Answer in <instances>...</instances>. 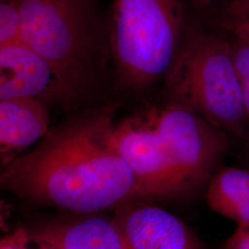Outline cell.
I'll return each instance as SVG.
<instances>
[{"label":"cell","mask_w":249,"mask_h":249,"mask_svg":"<svg viewBox=\"0 0 249 249\" xmlns=\"http://www.w3.org/2000/svg\"><path fill=\"white\" fill-rule=\"evenodd\" d=\"M222 249H249V223L237 224L236 229L223 243Z\"/></svg>","instance_id":"obj_16"},{"label":"cell","mask_w":249,"mask_h":249,"mask_svg":"<svg viewBox=\"0 0 249 249\" xmlns=\"http://www.w3.org/2000/svg\"><path fill=\"white\" fill-rule=\"evenodd\" d=\"M213 1L214 0H189V4L194 10L203 11L208 7H210Z\"/></svg>","instance_id":"obj_18"},{"label":"cell","mask_w":249,"mask_h":249,"mask_svg":"<svg viewBox=\"0 0 249 249\" xmlns=\"http://www.w3.org/2000/svg\"><path fill=\"white\" fill-rule=\"evenodd\" d=\"M113 138L117 150L152 200L174 196L168 161L142 108L115 122Z\"/></svg>","instance_id":"obj_7"},{"label":"cell","mask_w":249,"mask_h":249,"mask_svg":"<svg viewBox=\"0 0 249 249\" xmlns=\"http://www.w3.org/2000/svg\"><path fill=\"white\" fill-rule=\"evenodd\" d=\"M35 99L64 110L81 106L61 74L24 42L0 46V100Z\"/></svg>","instance_id":"obj_6"},{"label":"cell","mask_w":249,"mask_h":249,"mask_svg":"<svg viewBox=\"0 0 249 249\" xmlns=\"http://www.w3.org/2000/svg\"><path fill=\"white\" fill-rule=\"evenodd\" d=\"M206 198L214 213L237 224L249 223V169L219 168L208 183Z\"/></svg>","instance_id":"obj_11"},{"label":"cell","mask_w":249,"mask_h":249,"mask_svg":"<svg viewBox=\"0 0 249 249\" xmlns=\"http://www.w3.org/2000/svg\"><path fill=\"white\" fill-rule=\"evenodd\" d=\"M230 41L240 84L244 114L249 130V41L232 34Z\"/></svg>","instance_id":"obj_13"},{"label":"cell","mask_w":249,"mask_h":249,"mask_svg":"<svg viewBox=\"0 0 249 249\" xmlns=\"http://www.w3.org/2000/svg\"><path fill=\"white\" fill-rule=\"evenodd\" d=\"M142 109L168 161L174 196L209 183L229 149L228 133L186 107L157 102Z\"/></svg>","instance_id":"obj_5"},{"label":"cell","mask_w":249,"mask_h":249,"mask_svg":"<svg viewBox=\"0 0 249 249\" xmlns=\"http://www.w3.org/2000/svg\"><path fill=\"white\" fill-rule=\"evenodd\" d=\"M22 42L53 65L81 105L113 75L108 17L100 0H19Z\"/></svg>","instance_id":"obj_2"},{"label":"cell","mask_w":249,"mask_h":249,"mask_svg":"<svg viewBox=\"0 0 249 249\" xmlns=\"http://www.w3.org/2000/svg\"><path fill=\"white\" fill-rule=\"evenodd\" d=\"M158 102L186 107L249 140L230 37L193 24L159 89Z\"/></svg>","instance_id":"obj_4"},{"label":"cell","mask_w":249,"mask_h":249,"mask_svg":"<svg viewBox=\"0 0 249 249\" xmlns=\"http://www.w3.org/2000/svg\"><path fill=\"white\" fill-rule=\"evenodd\" d=\"M249 18V0H229L214 20L217 27H222L242 18Z\"/></svg>","instance_id":"obj_15"},{"label":"cell","mask_w":249,"mask_h":249,"mask_svg":"<svg viewBox=\"0 0 249 249\" xmlns=\"http://www.w3.org/2000/svg\"><path fill=\"white\" fill-rule=\"evenodd\" d=\"M112 221L124 249H202L196 235L177 216L144 201L117 208Z\"/></svg>","instance_id":"obj_8"},{"label":"cell","mask_w":249,"mask_h":249,"mask_svg":"<svg viewBox=\"0 0 249 249\" xmlns=\"http://www.w3.org/2000/svg\"><path fill=\"white\" fill-rule=\"evenodd\" d=\"M0 249H59L25 228H17L0 240Z\"/></svg>","instance_id":"obj_14"},{"label":"cell","mask_w":249,"mask_h":249,"mask_svg":"<svg viewBox=\"0 0 249 249\" xmlns=\"http://www.w3.org/2000/svg\"><path fill=\"white\" fill-rule=\"evenodd\" d=\"M219 28L227 30L232 35L239 36L249 41V18L238 19Z\"/></svg>","instance_id":"obj_17"},{"label":"cell","mask_w":249,"mask_h":249,"mask_svg":"<svg viewBox=\"0 0 249 249\" xmlns=\"http://www.w3.org/2000/svg\"><path fill=\"white\" fill-rule=\"evenodd\" d=\"M22 42L19 0H0V46Z\"/></svg>","instance_id":"obj_12"},{"label":"cell","mask_w":249,"mask_h":249,"mask_svg":"<svg viewBox=\"0 0 249 249\" xmlns=\"http://www.w3.org/2000/svg\"><path fill=\"white\" fill-rule=\"evenodd\" d=\"M185 0H112L108 17L113 82L128 94L160 86L195 23Z\"/></svg>","instance_id":"obj_3"},{"label":"cell","mask_w":249,"mask_h":249,"mask_svg":"<svg viewBox=\"0 0 249 249\" xmlns=\"http://www.w3.org/2000/svg\"><path fill=\"white\" fill-rule=\"evenodd\" d=\"M116 107L86 108L49 129L35 150L2 167V187L33 202L81 213L152 200L116 148Z\"/></svg>","instance_id":"obj_1"},{"label":"cell","mask_w":249,"mask_h":249,"mask_svg":"<svg viewBox=\"0 0 249 249\" xmlns=\"http://www.w3.org/2000/svg\"><path fill=\"white\" fill-rule=\"evenodd\" d=\"M32 231L59 249H124L113 221L100 217L55 223Z\"/></svg>","instance_id":"obj_10"},{"label":"cell","mask_w":249,"mask_h":249,"mask_svg":"<svg viewBox=\"0 0 249 249\" xmlns=\"http://www.w3.org/2000/svg\"><path fill=\"white\" fill-rule=\"evenodd\" d=\"M49 107L30 98L0 100V160L2 167L49 131Z\"/></svg>","instance_id":"obj_9"}]
</instances>
